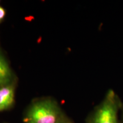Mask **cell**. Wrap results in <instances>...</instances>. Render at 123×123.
Instances as JSON below:
<instances>
[{"mask_svg": "<svg viewBox=\"0 0 123 123\" xmlns=\"http://www.w3.org/2000/svg\"><path fill=\"white\" fill-rule=\"evenodd\" d=\"M65 117L58 103L51 99L35 101L27 109L25 123H58Z\"/></svg>", "mask_w": 123, "mask_h": 123, "instance_id": "6da1fadb", "label": "cell"}, {"mask_svg": "<svg viewBox=\"0 0 123 123\" xmlns=\"http://www.w3.org/2000/svg\"><path fill=\"white\" fill-rule=\"evenodd\" d=\"M123 104L116 92L108 90L103 101L88 116L86 123H121L119 113Z\"/></svg>", "mask_w": 123, "mask_h": 123, "instance_id": "7a4b0ae2", "label": "cell"}, {"mask_svg": "<svg viewBox=\"0 0 123 123\" xmlns=\"http://www.w3.org/2000/svg\"><path fill=\"white\" fill-rule=\"evenodd\" d=\"M15 90L12 84L0 88V112L10 109L14 103Z\"/></svg>", "mask_w": 123, "mask_h": 123, "instance_id": "3957f363", "label": "cell"}, {"mask_svg": "<svg viewBox=\"0 0 123 123\" xmlns=\"http://www.w3.org/2000/svg\"><path fill=\"white\" fill-rule=\"evenodd\" d=\"M12 76V70L8 63L0 53V85L4 86L10 84Z\"/></svg>", "mask_w": 123, "mask_h": 123, "instance_id": "277c9868", "label": "cell"}, {"mask_svg": "<svg viewBox=\"0 0 123 123\" xmlns=\"http://www.w3.org/2000/svg\"><path fill=\"white\" fill-rule=\"evenodd\" d=\"M6 15V11L4 7L0 6V22L4 19Z\"/></svg>", "mask_w": 123, "mask_h": 123, "instance_id": "5b68a950", "label": "cell"}, {"mask_svg": "<svg viewBox=\"0 0 123 123\" xmlns=\"http://www.w3.org/2000/svg\"><path fill=\"white\" fill-rule=\"evenodd\" d=\"M58 123H74L73 121L71 120L67 117V116H65V117L61 121H59Z\"/></svg>", "mask_w": 123, "mask_h": 123, "instance_id": "8992f818", "label": "cell"}, {"mask_svg": "<svg viewBox=\"0 0 123 123\" xmlns=\"http://www.w3.org/2000/svg\"><path fill=\"white\" fill-rule=\"evenodd\" d=\"M121 123H123V104L122 107H121Z\"/></svg>", "mask_w": 123, "mask_h": 123, "instance_id": "52a82bcc", "label": "cell"}]
</instances>
